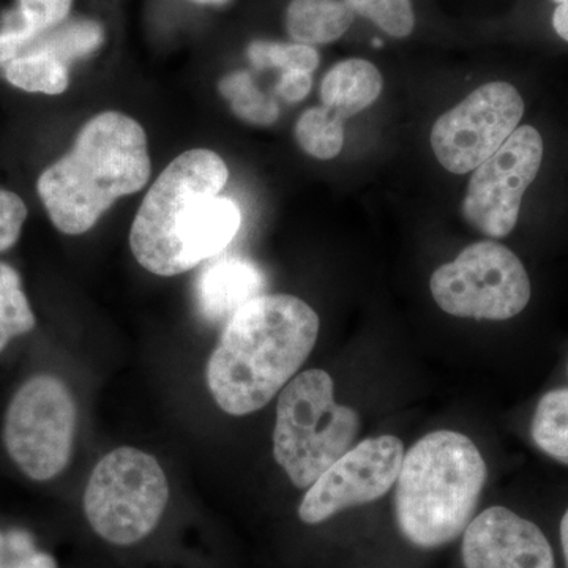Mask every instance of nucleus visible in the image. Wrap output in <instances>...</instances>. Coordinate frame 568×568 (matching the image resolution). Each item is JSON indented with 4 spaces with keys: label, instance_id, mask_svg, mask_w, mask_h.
I'll return each instance as SVG.
<instances>
[{
    "label": "nucleus",
    "instance_id": "obj_24",
    "mask_svg": "<svg viewBox=\"0 0 568 568\" xmlns=\"http://www.w3.org/2000/svg\"><path fill=\"white\" fill-rule=\"evenodd\" d=\"M354 13L375 22L381 31L396 39H405L414 31V17L410 0H345Z\"/></svg>",
    "mask_w": 568,
    "mask_h": 568
},
{
    "label": "nucleus",
    "instance_id": "obj_6",
    "mask_svg": "<svg viewBox=\"0 0 568 568\" xmlns=\"http://www.w3.org/2000/svg\"><path fill=\"white\" fill-rule=\"evenodd\" d=\"M170 500L163 467L151 454L121 447L100 459L84 491L89 525L108 544L130 547L151 536Z\"/></svg>",
    "mask_w": 568,
    "mask_h": 568
},
{
    "label": "nucleus",
    "instance_id": "obj_4",
    "mask_svg": "<svg viewBox=\"0 0 568 568\" xmlns=\"http://www.w3.org/2000/svg\"><path fill=\"white\" fill-rule=\"evenodd\" d=\"M487 476L469 437L448 429L422 437L406 452L396 478L399 532L422 549L450 544L473 521Z\"/></svg>",
    "mask_w": 568,
    "mask_h": 568
},
{
    "label": "nucleus",
    "instance_id": "obj_2",
    "mask_svg": "<svg viewBox=\"0 0 568 568\" xmlns=\"http://www.w3.org/2000/svg\"><path fill=\"white\" fill-rule=\"evenodd\" d=\"M320 334V316L302 298L261 294L224 325L209 358L207 386L224 413H256L297 375Z\"/></svg>",
    "mask_w": 568,
    "mask_h": 568
},
{
    "label": "nucleus",
    "instance_id": "obj_31",
    "mask_svg": "<svg viewBox=\"0 0 568 568\" xmlns=\"http://www.w3.org/2000/svg\"><path fill=\"white\" fill-rule=\"evenodd\" d=\"M7 545H6V536L0 532V564L3 562V555H6Z\"/></svg>",
    "mask_w": 568,
    "mask_h": 568
},
{
    "label": "nucleus",
    "instance_id": "obj_18",
    "mask_svg": "<svg viewBox=\"0 0 568 568\" xmlns=\"http://www.w3.org/2000/svg\"><path fill=\"white\" fill-rule=\"evenodd\" d=\"M530 435L548 457L568 466V388H558L541 396Z\"/></svg>",
    "mask_w": 568,
    "mask_h": 568
},
{
    "label": "nucleus",
    "instance_id": "obj_9",
    "mask_svg": "<svg viewBox=\"0 0 568 568\" xmlns=\"http://www.w3.org/2000/svg\"><path fill=\"white\" fill-rule=\"evenodd\" d=\"M525 115V100L508 82H488L437 119L433 151L448 173L467 174L514 134Z\"/></svg>",
    "mask_w": 568,
    "mask_h": 568
},
{
    "label": "nucleus",
    "instance_id": "obj_12",
    "mask_svg": "<svg viewBox=\"0 0 568 568\" xmlns=\"http://www.w3.org/2000/svg\"><path fill=\"white\" fill-rule=\"evenodd\" d=\"M463 534L466 568H556L541 529L506 507L481 511Z\"/></svg>",
    "mask_w": 568,
    "mask_h": 568
},
{
    "label": "nucleus",
    "instance_id": "obj_21",
    "mask_svg": "<svg viewBox=\"0 0 568 568\" xmlns=\"http://www.w3.org/2000/svg\"><path fill=\"white\" fill-rule=\"evenodd\" d=\"M36 315L22 291L21 276L11 265L0 263V353L11 339L29 334Z\"/></svg>",
    "mask_w": 568,
    "mask_h": 568
},
{
    "label": "nucleus",
    "instance_id": "obj_23",
    "mask_svg": "<svg viewBox=\"0 0 568 568\" xmlns=\"http://www.w3.org/2000/svg\"><path fill=\"white\" fill-rule=\"evenodd\" d=\"M250 62L254 69H280L313 73L320 65V54L313 47L302 43H280V41H253L248 47Z\"/></svg>",
    "mask_w": 568,
    "mask_h": 568
},
{
    "label": "nucleus",
    "instance_id": "obj_28",
    "mask_svg": "<svg viewBox=\"0 0 568 568\" xmlns=\"http://www.w3.org/2000/svg\"><path fill=\"white\" fill-rule=\"evenodd\" d=\"M551 2V28L560 40L568 43V0H549Z\"/></svg>",
    "mask_w": 568,
    "mask_h": 568
},
{
    "label": "nucleus",
    "instance_id": "obj_10",
    "mask_svg": "<svg viewBox=\"0 0 568 568\" xmlns=\"http://www.w3.org/2000/svg\"><path fill=\"white\" fill-rule=\"evenodd\" d=\"M544 138L532 125H519L467 183L463 215L481 234L507 237L518 223L523 197L544 163Z\"/></svg>",
    "mask_w": 568,
    "mask_h": 568
},
{
    "label": "nucleus",
    "instance_id": "obj_1",
    "mask_svg": "<svg viewBox=\"0 0 568 568\" xmlns=\"http://www.w3.org/2000/svg\"><path fill=\"white\" fill-rule=\"evenodd\" d=\"M230 170L219 153L193 149L179 155L151 186L130 233L134 260L159 276L192 271L234 241L242 212L220 196Z\"/></svg>",
    "mask_w": 568,
    "mask_h": 568
},
{
    "label": "nucleus",
    "instance_id": "obj_5",
    "mask_svg": "<svg viewBox=\"0 0 568 568\" xmlns=\"http://www.w3.org/2000/svg\"><path fill=\"white\" fill-rule=\"evenodd\" d=\"M361 417L335 402V386L324 369L294 376L280 392L274 457L294 487L305 489L353 447Z\"/></svg>",
    "mask_w": 568,
    "mask_h": 568
},
{
    "label": "nucleus",
    "instance_id": "obj_19",
    "mask_svg": "<svg viewBox=\"0 0 568 568\" xmlns=\"http://www.w3.org/2000/svg\"><path fill=\"white\" fill-rule=\"evenodd\" d=\"M102 43L103 29L99 22L91 20L63 21L62 24L37 37L22 52H50L70 65L77 59L91 54Z\"/></svg>",
    "mask_w": 568,
    "mask_h": 568
},
{
    "label": "nucleus",
    "instance_id": "obj_17",
    "mask_svg": "<svg viewBox=\"0 0 568 568\" xmlns=\"http://www.w3.org/2000/svg\"><path fill=\"white\" fill-rule=\"evenodd\" d=\"M2 67L6 80L24 92L61 95L70 84L69 65L50 52H22Z\"/></svg>",
    "mask_w": 568,
    "mask_h": 568
},
{
    "label": "nucleus",
    "instance_id": "obj_8",
    "mask_svg": "<svg viewBox=\"0 0 568 568\" xmlns=\"http://www.w3.org/2000/svg\"><path fill=\"white\" fill-rule=\"evenodd\" d=\"M77 420V403L65 383L51 375L33 376L7 407L3 444L26 476L51 480L69 465Z\"/></svg>",
    "mask_w": 568,
    "mask_h": 568
},
{
    "label": "nucleus",
    "instance_id": "obj_16",
    "mask_svg": "<svg viewBox=\"0 0 568 568\" xmlns=\"http://www.w3.org/2000/svg\"><path fill=\"white\" fill-rule=\"evenodd\" d=\"M354 21L345 0H293L286 11V29L295 43L327 44L342 39Z\"/></svg>",
    "mask_w": 568,
    "mask_h": 568
},
{
    "label": "nucleus",
    "instance_id": "obj_14",
    "mask_svg": "<svg viewBox=\"0 0 568 568\" xmlns=\"http://www.w3.org/2000/svg\"><path fill=\"white\" fill-rule=\"evenodd\" d=\"M383 74L364 59L336 63L321 84V100L345 121L372 106L383 92Z\"/></svg>",
    "mask_w": 568,
    "mask_h": 568
},
{
    "label": "nucleus",
    "instance_id": "obj_20",
    "mask_svg": "<svg viewBox=\"0 0 568 568\" xmlns=\"http://www.w3.org/2000/svg\"><path fill=\"white\" fill-rule=\"evenodd\" d=\"M298 145L317 160H332L345 144L343 119L325 106L312 108L295 125Z\"/></svg>",
    "mask_w": 568,
    "mask_h": 568
},
{
    "label": "nucleus",
    "instance_id": "obj_30",
    "mask_svg": "<svg viewBox=\"0 0 568 568\" xmlns=\"http://www.w3.org/2000/svg\"><path fill=\"white\" fill-rule=\"evenodd\" d=\"M560 541H562L564 558H566V566L568 568V508L560 521Z\"/></svg>",
    "mask_w": 568,
    "mask_h": 568
},
{
    "label": "nucleus",
    "instance_id": "obj_13",
    "mask_svg": "<svg viewBox=\"0 0 568 568\" xmlns=\"http://www.w3.org/2000/svg\"><path fill=\"white\" fill-rule=\"evenodd\" d=\"M265 284L256 264L241 256L212 261L203 268L196 282V301L201 316L209 323H223L260 297Z\"/></svg>",
    "mask_w": 568,
    "mask_h": 568
},
{
    "label": "nucleus",
    "instance_id": "obj_3",
    "mask_svg": "<svg viewBox=\"0 0 568 568\" xmlns=\"http://www.w3.org/2000/svg\"><path fill=\"white\" fill-rule=\"evenodd\" d=\"M151 171L144 129L108 111L85 123L73 149L41 173L37 192L61 233L81 235L119 197L144 189Z\"/></svg>",
    "mask_w": 568,
    "mask_h": 568
},
{
    "label": "nucleus",
    "instance_id": "obj_22",
    "mask_svg": "<svg viewBox=\"0 0 568 568\" xmlns=\"http://www.w3.org/2000/svg\"><path fill=\"white\" fill-rule=\"evenodd\" d=\"M220 92L230 102L235 115L254 125H272L280 118V108L264 95L248 71H235L220 82Z\"/></svg>",
    "mask_w": 568,
    "mask_h": 568
},
{
    "label": "nucleus",
    "instance_id": "obj_25",
    "mask_svg": "<svg viewBox=\"0 0 568 568\" xmlns=\"http://www.w3.org/2000/svg\"><path fill=\"white\" fill-rule=\"evenodd\" d=\"M28 220V207L17 193L0 190V253L17 244Z\"/></svg>",
    "mask_w": 568,
    "mask_h": 568
},
{
    "label": "nucleus",
    "instance_id": "obj_7",
    "mask_svg": "<svg viewBox=\"0 0 568 568\" xmlns=\"http://www.w3.org/2000/svg\"><path fill=\"white\" fill-rule=\"evenodd\" d=\"M433 297L452 316L506 321L528 306L532 287L517 254L497 242H477L429 280Z\"/></svg>",
    "mask_w": 568,
    "mask_h": 568
},
{
    "label": "nucleus",
    "instance_id": "obj_29",
    "mask_svg": "<svg viewBox=\"0 0 568 568\" xmlns=\"http://www.w3.org/2000/svg\"><path fill=\"white\" fill-rule=\"evenodd\" d=\"M17 558V556H14ZM0 568H58L54 558L47 552L33 551L32 555L17 558L14 562L0 564Z\"/></svg>",
    "mask_w": 568,
    "mask_h": 568
},
{
    "label": "nucleus",
    "instance_id": "obj_27",
    "mask_svg": "<svg viewBox=\"0 0 568 568\" xmlns=\"http://www.w3.org/2000/svg\"><path fill=\"white\" fill-rule=\"evenodd\" d=\"M6 545L11 555L17 556V558H22V556L32 555L33 551H37L31 534L21 529L10 530L6 536Z\"/></svg>",
    "mask_w": 568,
    "mask_h": 568
},
{
    "label": "nucleus",
    "instance_id": "obj_26",
    "mask_svg": "<svg viewBox=\"0 0 568 568\" xmlns=\"http://www.w3.org/2000/svg\"><path fill=\"white\" fill-rule=\"evenodd\" d=\"M312 73L305 71H284L280 78L276 91L286 102L297 103L312 91Z\"/></svg>",
    "mask_w": 568,
    "mask_h": 568
},
{
    "label": "nucleus",
    "instance_id": "obj_11",
    "mask_svg": "<svg viewBox=\"0 0 568 568\" xmlns=\"http://www.w3.org/2000/svg\"><path fill=\"white\" fill-rule=\"evenodd\" d=\"M405 448L395 436L372 437L351 447L308 488L298 517L321 525L346 510L386 496L396 484Z\"/></svg>",
    "mask_w": 568,
    "mask_h": 568
},
{
    "label": "nucleus",
    "instance_id": "obj_32",
    "mask_svg": "<svg viewBox=\"0 0 568 568\" xmlns=\"http://www.w3.org/2000/svg\"><path fill=\"white\" fill-rule=\"evenodd\" d=\"M196 2H201V3H215V6H222V3H226L227 0H196Z\"/></svg>",
    "mask_w": 568,
    "mask_h": 568
},
{
    "label": "nucleus",
    "instance_id": "obj_15",
    "mask_svg": "<svg viewBox=\"0 0 568 568\" xmlns=\"http://www.w3.org/2000/svg\"><path fill=\"white\" fill-rule=\"evenodd\" d=\"M73 0H18L0 29V65L17 59L41 33L62 24Z\"/></svg>",
    "mask_w": 568,
    "mask_h": 568
}]
</instances>
